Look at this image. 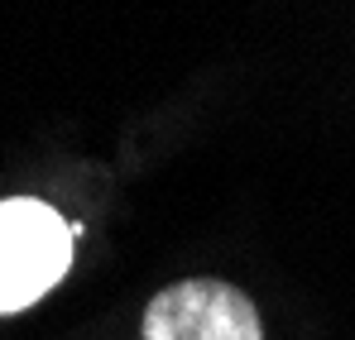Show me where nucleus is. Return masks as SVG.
Masks as SVG:
<instances>
[{"mask_svg":"<svg viewBox=\"0 0 355 340\" xmlns=\"http://www.w3.org/2000/svg\"><path fill=\"white\" fill-rule=\"evenodd\" d=\"M72 264V226L34 197L0 202V312L39 302Z\"/></svg>","mask_w":355,"mask_h":340,"instance_id":"nucleus-1","label":"nucleus"},{"mask_svg":"<svg viewBox=\"0 0 355 340\" xmlns=\"http://www.w3.org/2000/svg\"><path fill=\"white\" fill-rule=\"evenodd\" d=\"M144 340H264L259 312L221 278H182L144 307Z\"/></svg>","mask_w":355,"mask_h":340,"instance_id":"nucleus-2","label":"nucleus"}]
</instances>
